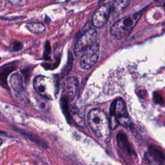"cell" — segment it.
<instances>
[{
  "instance_id": "16",
  "label": "cell",
  "mask_w": 165,
  "mask_h": 165,
  "mask_svg": "<svg viewBox=\"0 0 165 165\" xmlns=\"http://www.w3.org/2000/svg\"><path fill=\"white\" fill-rule=\"evenodd\" d=\"M11 47H12V51L18 52V51H20L23 49V44L21 42H19V41H16L12 43Z\"/></svg>"
},
{
  "instance_id": "8",
  "label": "cell",
  "mask_w": 165,
  "mask_h": 165,
  "mask_svg": "<svg viewBox=\"0 0 165 165\" xmlns=\"http://www.w3.org/2000/svg\"><path fill=\"white\" fill-rule=\"evenodd\" d=\"M78 88V81L74 77L68 78L64 82V94L67 100L68 99H73L75 96Z\"/></svg>"
},
{
  "instance_id": "9",
  "label": "cell",
  "mask_w": 165,
  "mask_h": 165,
  "mask_svg": "<svg viewBox=\"0 0 165 165\" xmlns=\"http://www.w3.org/2000/svg\"><path fill=\"white\" fill-rule=\"evenodd\" d=\"M10 85L16 92L21 93L24 88L22 75L18 72L12 74L10 78Z\"/></svg>"
},
{
  "instance_id": "14",
  "label": "cell",
  "mask_w": 165,
  "mask_h": 165,
  "mask_svg": "<svg viewBox=\"0 0 165 165\" xmlns=\"http://www.w3.org/2000/svg\"><path fill=\"white\" fill-rule=\"evenodd\" d=\"M149 152L150 156L154 159L156 161L163 162L164 159L163 154L161 151L159 150L158 148H156L155 146H151Z\"/></svg>"
},
{
  "instance_id": "1",
  "label": "cell",
  "mask_w": 165,
  "mask_h": 165,
  "mask_svg": "<svg viewBox=\"0 0 165 165\" xmlns=\"http://www.w3.org/2000/svg\"><path fill=\"white\" fill-rule=\"evenodd\" d=\"M87 121L90 129L96 136L105 143L110 140V123L106 114L101 110L96 108L89 112Z\"/></svg>"
},
{
  "instance_id": "19",
  "label": "cell",
  "mask_w": 165,
  "mask_h": 165,
  "mask_svg": "<svg viewBox=\"0 0 165 165\" xmlns=\"http://www.w3.org/2000/svg\"><path fill=\"white\" fill-rule=\"evenodd\" d=\"M3 143V141L2 139H0V145H2Z\"/></svg>"
},
{
  "instance_id": "17",
  "label": "cell",
  "mask_w": 165,
  "mask_h": 165,
  "mask_svg": "<svg viewBox=\"0 0 165 165\" xmlns=\"http://www.w3.org/2000/svg\"><path fill=\"white\" fill-rule=\"evenodd\" d=\"M51 53V48L50 45L49 41H46L45 43V54H44V58L45 60H49L50 59V54Z\"/></svg>"
},
{
  "instance_id": "12",
  "label": "cell",
  "mask_w": 165,
  "mask_h": 165,
  "mask_svg": "<svg viewBox=\"0 0 165 165\" xmlns=\"http://www.w3.org/2000/svg\"><path fill=\"white\" fill-rule=\"evenodd\" d=\"M130 0H114L112 4V10L115 13H119L128 5Z\"/></svg>"
},
{
  "instance_id": "18",
  "label": "cell",
  "mask_w": 165,
  "mask_h": 165,
  "mask_svg": "<svg viewBox=\"0 0 165 165\" xmlns=\"http://www.w3.org/2000/svg\"><path fill=\"white\" fill-rule=\"evenodd\" d=\"M163 7L164 9L165 10V1L164 2V3H163Z\"/></svg>"
},
{
  "instance_id": "13",
  "label": "cell",
  "mask_w": 165,
  "mask_h": 165,
  "mask_svg": "<svg viewBox=\"0 0 165 165\" xmlns=\"http://www.w3.org/2000/svg\"><path fill=\"white\" fill-rule=\"evenodd\" d=\"M21 134L24 135V136H25V138H27V139H28L29 140L32 141V142L34 143H36L38 145H39V146L42 147V148H45L46 147V144L44 142V141H43L41 139H40L37 135H34L32 133H28L27 132H21Z\"/></svg>"
},
{
  "instance_id": "5",
  "label": "cell",
  "mask_w": 165,
  "mask_h": 165,
  "mask_svg": "<svg viewBox=\"0 0 165 165\" xmlns=\"http://www.w3.org/2000/svg\"><path fill=\"white\" fill-rule=\"evenodd\" d=\"M50 79L44 75H38L34 78L33 81L34 87L40 96L43 97L52 99V85L50 84Z\"/></svg>"
},
{
  "instance_id": "2",
  "label": "cell",
  "mask_w": 165,
  "mask_h": 165,
  "mask_svg": "<svg viewBox=\"0 0 165 165\" xmlns=\"http://www.w3.org/2000/svg\"><path fill=\"white\" fill-rule=\"evenodd\" d=\"M143 13L141 10L127 17H123L116 22L110 28V34L118 39L127 37L133 30Z\"/></svg>"
},
{
  "instance_id": "15",
  "label": "cell",
  "mask_w": 165,
  "mask_h": 165,
  "mask_svg": "<svg viewBox=\"0 0 165 165\" xmlns=\"http://www.w3.org/2000/svg\"><path fill=\"white\" fill-rule=\"evenodd\" d=\"M72 63H73V56L71 53H69L67 64L63 71V75H66L68 74V72L70 71V70H71V68L72 67Z\"/></svg>"
},
{
  "instance_id": "4",
  "label": "cell",
  "mask_w": 165,
  "mask_h": 165,
  "mask_svg": "<svg viewBox=\"0 0 165 165\" xmlns=\"http://www.w3.org/2000/svg\"><path fill=\"white\" fill-rule=\"evenodd\" d=\"M99 54V45L97 43H94L88 46L83 51L81 57V67L84 70H88L92 68L97 63Z\"/></svg>"
},
{
  "instance_id": "11",
  "label": "cell",
  "mask_w": 165,
  "mask_h": 165,
  "mask_svg": "<svg viewBox=\"0 0 165 165\" xmlns=\"http://www.w3.org/2000/svg\"><path fill=\"white\" fill-rule=\"evenodd\" d=\"M26 28L31 32L35 34H39L43 33L45 31L46 27L41 23H36V22H32L28 23L26 25Z\"/></svg>"
},
{
  "instance_id": "7",
  "label": "cell",
  "mask_w": 165,
  "mask_h": 165,
  "mask_svg": "<svg viewBox=\"0 0 165 165\" xmlns=\"http://www.w3.org/2000/svg\"><path fill=\"white\" fill-rule=\"evenodd\" d=\"M112 10V4L107 3L101 6L94 13L92 17V23L96 28L103 27L109 18Z\"/></svg>"
},
{
  "instance_id": "3",
  "label": "cell",
  "mask_w": 165,
  "mask_h": 165,
  "mask_svg": "<svg viewBox=\"0 0 165 165\" xmlns=\"http://www.w3.org/2000/svg\"><path fill=\"white\" fill-rule=\"evenodd\" d=\"M110 127L116 128L118 124L127 127L131 125L125 101L122 99H117L112 103L110 107Z\"/></svg>"
},
{
  "instance_id": "10",
  "label": "cell",
  "mask_w": 165,
  "mask_h": 165,
  "mask_svg": "<svg viewBox=\"0 0 165 165\" xmlns=\"http://www.w3.org/2000/svg\"><path fill=\"white\" fill-rule=\"evenodd\" d=\"M16 68L14 64H7L0 68V84L6 86L7 85V78L9 74Z\"/></svg>"
},
{
  "instance_id": "6",
  "label": "cell",
  "mask_w": 165,
  "mask_h": 165,
  "mask_svg": "<svg viewBox=\"0 0 165 165\" xmlns=\"http://www.w3.org/2000/svg\"><path fill=\"white\" fill-rule=\"evenodd\" d=\"M97 31L95 29H90L81 35L78 39L74 47V52L75 55L83 52L88 46L94 43L97 38Z\"/></svg>"
}]
</instances>
